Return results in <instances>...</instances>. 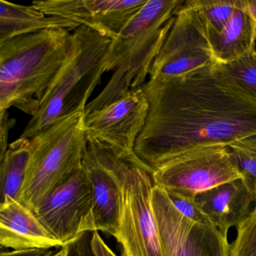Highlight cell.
<instances>
[{"label":"cell","mask_w":256,"mask_h":256,"mask_svg":"<svg viewBox=\"0 0 256 256\" xmlns=\"http://www.w3.org/2000/svg\"><path fill=\"white\" fill-rule=\"evenodd\" d=\"M30 156V140L19 138L0 158V202L8 198L19 200Z\"/></svg>","instance_id":"obj_18"},{"label":"cell","mask_w":256,"mask_h":256,"mask_svg":"<svg viewBox=\"0 0 256 256\" xmlns=\"http://www.w3.org/2000/svg\"><path fill=\"white\" fill-rule=\"evenodd\" d=\"M0 244L14 250L62 247L30 209L11 198L0 202Z\"/></svg>","instance_id":"obj_14"},{"label":"cell","mask_w":256,"mask_h":256,"mask_svg":"<svg viewBox=\"0 0 256 256\" xmlns=\"http://www.w3.org/2000/svg\"><path fill=\"white\" fill-rule=\"evenodd\" d=\"M187 2L202 13L208 32H218L230 22L240 0H187Z\"/></svg>","instance_id":"obj_19"},{"label":"cell","mask_w":256,"mask_h":256,"mask_svg":"<svg viewBox=\"0 0 256 256\" xmlns=\"http://www.w3.org/2000/svg\"><path fill=\"white\" fill-rule=\"evenodd\" d=\"M152 170L140 160L132 164L122 187L118 241L122 256H164L152 206Z\"/></svg>","instance_id":"obj_8"},{"label":"cell","mask_w":256,"mask_h":256,"mask_svg":"<svg viewBox=\"0 0 256 256\" xmlns=\"http://www.w3.org/2000/svg\"><path fill=\"white\" fill-rule=\"evenodd\" d=\"M72 32L48 30L0 43V110L11 107L35 116L65 62Z\"/></svg>","instance_id":"obj_2"},{"label":"cell","mask_w":256,"mask_h":256,"mask_svg":"<svg viewBox=\"0 0 256 256\" xmlns=\"http://www.w3.org/2000/svg\"><path fill=\"white\" fill-rule=\"evenodd\" d=\"M92 206V187L83 168L50 192L32 212L64 246L84 233Z\"/></svg>","instance_id":"obj_11"},{"label":"cell","mask_w":256,"mask_h":256,"mask_svg":"<svg viewBox=\"0 0 256 256\" xmlns=\"http://www.w3.org/2000/svg\"><path fill=\"white\" fill-rule=\"evenodd\" d=\"M224 66L241 86L256 96V50Z\"/></svg>","instance_id":"obj_22"},{"label":"cell","mask_w":256,"mask_h":256,"mask_svg":"<svg viewBox=\"0 0 256 256\" xmlns=\"http://www.w3.org/2000/svg\"><path fill=\"white\" fill-rule=\"evenodd\" d=\"M112 42V38L86 26L72 31L68 56L20 138H32L59 120L84 112L107 72Z\"/></svg>","instance_id":"obj_4"},{"label":"cell","mask_w":256,"mask_h":256,"mask_svg":"<svg viewBox=\"0 0 256 256\" xmlns=\"http://www.w3.org/2000/svg\"><path fill=\"white\" fill-rule=\"evenodd\" d=\"M212 224L227 236L229 229L245 221L256 199L240 179L224 182L198 193L194 198Z\"/></svg>","instance_id":"obj_15"},{"label":"cell","mask_w":256,"mask_h":256,"mask_svg":"<svg viewBox=\"0 0 256 256\" xmlns=\"http://www.w3.org/2000/svg\"><path fill=\"white\" fill-rule=\"evenodd\" d=\"M228 146H212L184 152L152 172L154 184L168 194L194 199L198 193L240 179Z\"/></svg>","instance_id":"obj_7"},{"label":"cell","mask_w":256,"mask_h":256,"mask_svg":"<svg viewBox=\"0 0 256 256\" xmlns=\"http://www.w3.org/2000/svg\"><path fill=\"white\" fill-rule=\"evenodd\" d=\"M84 119V112H77L30 139V158L18 202L31 210L83 168L88 143Z\"/></svg>","instance_id":"obj_5"},{"label":"cell","mask_w":256,"mask_h":256,"mask_svg":"<svg viewBox=\"0 0 256 256\" xmlns=\"http://www.w3.org/2000/svg\"><path fill=\"white\" fill-rule=\"evenodd\" d=\"M215 64L204 19L185 1L152 64L150 80H169Z\"/></svg>","instance_id":"obj_9"},{"label":"cell","mask_w":256,"mask_h":256,"mask_svg":"<svg viewBox=\"0 0 256 256\" xmlns=\"http://www.w3.org/2000/svg\"><path fill=\"white\" fill-rule=\"evenodd\" d=\"M229 148L242 184L256 199V152L236 145Z\"/></svg>","instance_id":"obj_21"},{"label":"cell","mask_w":256,"mask_h":256,"mask_svg":"<svg viewBox=\"0 0 256 256\" xmlns=\"http://www.w3.org/2000/svg\"><path fill=\"white\" fill-rule=\"evenodd\" d=\"M94 232H86L77 239L64 245L65 256H96L92 251V236Z\"/></svg>","instance_id":"obj_24"},{"label":"cell","mask_w":256,"mask_h":256,"mask_svg":"<svg viewBox=\"0 0 256 256\" xmlns=\"http://www.w3.org/2000/svg\"><path fill=\"white\" fill-rule=\"evenodd\" d=\"M152 206L164 256H229L227 236L216 226L198 224L182 215L156 185Z\"/></svg>","instance_id":"obj_10"},{"label":"cell","mask_w":256,"mask_h":256,"mask_svg":"<svg viewBox=\"0 0 256 256\" xmlns=\"http://www.w3.org/2000/svg\"></svg>","instance_id":"obj_31"},{"label":"cell","mask_w":256,"mask_h":256,"mask_svg":"<svg viewBox=\"0 0 256 256\" xmlns=\"http://www.w3.org/2000/svg\"><path fill=\"white\" fill-rule=\"evenodd\" d=\"M184 0H148L112 40L107 72H113L103 90L88 103L84 114L100 110L146 83Z\"/></svg>","instance_id":"obj_3"},{"label":"cell","mask_w":256,"mask_h":256,"mask_svg":"<svg viewBox=\"0 0 256 256\" xmlns=\"http://www.w3.org/2000/svg\"><path fill=\"white\" fill-rule=\"evenodd\" d=\"M142 89L149 113L134 154L152 172L188 151L229 146L256 134V96L222 64L150 80Z\"/></svg>","instance_id":"obj_1"},{"label":"cell","mask_w":256,"mask_h":256,"mask_svg":"<svg viewBox=\"0 0 256 256\" xmlns=\"http://www.w3.org/2000/svg\"><path fill=\"white\" fill-rule=\"evenodd\" d=\"M92 248L96 256H116L106 244L98 232H94L92 236Z\"/></svg>","instance_id":"obj_26"},{"label":"cell","mask_w":256,"mask_h":256,"mask_svg":"<svg viewBox=\"0 0 256 256\" xmlns=\"http://www.w3.org/2000/svg\"><path fill=\"white\" fill-rule=\"evenodd\" d=\"M229 256H256V202L250 216L236 227Z\"/></svg>","instance_id":"obj_20"},{"label":"cell","mask_w":256,"mask_h":256,"mask_svg":"<svg viewBox=\"0 0 256 256\" xmlns=\"http://www.w3.org/2000/svg\"><path fill=\"white\" fill-rule=\"evenodd\" d=\"M66 256V250L64 247H62L60 250L56 252H50V254H48L47 256Z\"/></svg>","instance_id":"obj_29"},{"label":"cell","mask_w":256,"mask_h":256,"mask_svg":"<svg viewBox=\"0 0 256 256\" xmlns=\"http://www.w3.org/2000/svg\"><path fill=\"white\" fill-rule=\"evenodd\" d=\"M76 22L48 16L31 6L18 5L0 0V43L10 38L48 30L74 31Z\"/></svg>","instance_id":"obj_17"},{"label":"cell","mask_w":256,"mask_h":256,"mask_svg":"<svg viewBox=\"0 0 256 256\" xmlns=\"http://www.w3.org/2000/svg\"><path fill=\"white\" fill-rule=\"evenodd\" d=\"M88 139L84 170L92 187V206L84 232H101L118 239L122 208V187L128 169L139 160L94 139Z\"/></svg>","instance_id":"obj_6"},{"label":"cell","mask_w":256,"mask_h":256,"mask_svg":"<svg viewBox=\"0 0 256 256\" xmlns=\"http://www.w3.org/2000/svg\"><path fill=\"white\" fill-rule=\"evenodd\" d=\"M52 252L50 248L17 250L11 252L2 251L0 256H47Z\"/></svg>","instance_id":"obj_27"},{"label":"cell","mask_w":256,"mask_h":256,"mask_svg":"<svg viewBox=\"0 0 256 256\" xmlns=\"http://www.w3.org/2000/svg\"><path fill=\"white\" fill-rule=\"evenodd\" d=\"M217 64L226 65L256 50V23L248 0H240L230 22L218 32H208Z\"/></svg>","instance_id":"obj_16"},{"label":"cell","mask_w":256,"mask_h":256,"mask_svg":"<svg viewBox=\"0 0 256 256\" xmlns=\"http://www.w3.org/2000/svg\"><path fill=\"white\" fill-rule=\"evenodd\" d=\"M0 158H2L8 149V137L10 128L16 124V120L11 119L8 110H0Z\"/></svg>","instance_id":"obj_25"},{"label":"cell","mask_w":256,"mask_h":256,"mask_svg":"<svg viewBox=\"0 0 256 256\" xmlns=\"http://www.w3.org/2000/svg\"><path fill=\"white\" fill-rule=\"evenodd\" d=\"M248 4H250V8H251L253 16H254V19H256V0H253V1H250L248 0Z\"/></svg>","instance_id":"obj_30"},{"label":"cell","mask_w":256,"mask_h":256,"mask_svg":"<svg viewBox=\"0 0 256 256\" xmlns=\"http://www.w3.org/2000/svg\"><path fill=\"white\" fill-rule=\"evenodd\" d=\"M149 108L142 88L132 90L112 104L84 114L86 137L126 154H134Z\"/></svg>","instance_id":"obj_12"},{"label":"cell","mask_w":256,"mask_h":256,"mask_svg":"<svg viewBox=\"0 0 256 256\" xmlns=\"http://www.w3.org/2000/svg\"><path fill=\"white\" fill-rule=\"evenodd\" d=\"M168 196L172 200L175 208L187 218L198 224L204 226H215L208 216L202 210L198 205L194 202V199L186 198L175 194H168Z\"/></svg>","instance_id":"obj_23"},{"label":"cell","mask_w":256,"mask_h":256,"mask_svg":"<svg viewBox=\"0 0 256 256\" xmlns=\"http://www.w3.org/2000/svg\"><path fill=\"white\" fill-rule=\"evenodd\" d=\"M232 145H236V146H240V148L256 152V134L252 136V137L247 138L244 140L236 142Z\"/></svg>","instance_id":"obj_28"},{"label":"cell","mask_w":256,"mask_h":256,"mask_svg":"<svg viewBox=\"0 0 256 256\" xmlns=\"http://www.w3.org/2000/svg\"><path fill=\"white\" fill-rule=\"evenodd\" d=\"M148 0H36L31 5L114 40Z\"/></svg>","instance_id":"obj_13"}]
</instances>
